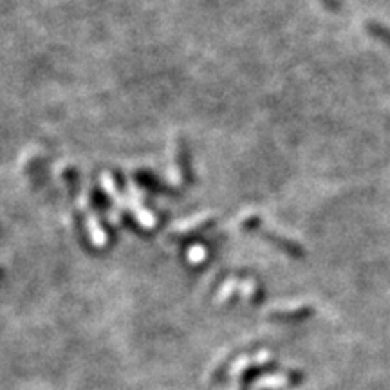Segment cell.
<instances>
[{"label":"cell","instance_id":"6da1fadb","mask_svg":"<svg viewBox=\"0 0 390 390\" xmlns=\"http://www.w3.org/2000/svg\"><path fill=\"white\" fill-rule=\"evenodd\" d=\"M278 365L277 363H268V365H253V367H250L247 370H244L243 373V377H240V383H246V385H250V383L253 382L257 377V374H262V373H268V370H273V368H277Z\"/></svg>","mask_w":390,"mask_h":390}]
</instances>
